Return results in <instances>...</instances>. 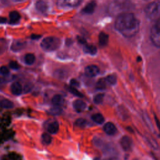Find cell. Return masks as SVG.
Wrapping results in <instances>:
<instances>
[{
	"label": "cell",
	"mask_w": 160,
	"mask_h": 160,
	"mask_svg": "<svg viewBox=\"0 0 160 160\" xmlns=\"http://www.w3.org/2000/svg\"><path fill=\"white\" fill-rule=\"evenodd\" d=\"M115 28L124 36L131 38L138 32L139 22L133 14L122 12L116 19Z\"/></svg>",
	"instance_id": "cell-1"
},
{
	"label": "cell",
	"mask_w": 160,
	"mask_h": 160,
	"mask_svg": "<svg viewBox=\"0 0 160 160\" xmlns=\"http://www.w3.org/2000/svg\"><path fill=\"white\" fill-rule=\"evenodd\" d=\"M145 14L151 21H158L160 19V1L156 0L149 3L145 8Z\"/></svg>",
	"instance_id": "cell-2"
},
{
	"label": "cell",
	"mask_w": 160,
	"mask_h": 160,
	"mask_svg": "<svg viewBox=\"0 0 160 160\" xmlns=\"http://www.w3.org/2000/svg\"><path fill=\"white\" fill-rule=\"evenodd\" d=\"M61 44V41L56 37H47L41 42V47L47 51H51L57 49Z\"/></svg>",
	"instance_id": "cell-3"
},
{
	"label": "cell",
	"mask_w": 160,
	"mask_h": 160,
	"mask_svg": "<svg viewBox=\"0 0 160 160\" xmlns=\"http://www.w3.org/2000/svg\"><path fill=\"white\" fill-rule=\"evenodd\" d=\"M150 38L155 46L160 48V19L151 28Z\"/></svg>",
	"instance_id": "cell-4"
},
{
	"label": "cell",
	"mask_w": 160,
	"mask_h": 160,
	"mask_svg": "<svg viewBox=\"0 0 160 160\" xmlns=\"http://www.w3.org/2000/svg\"><path fill=\"white\" fill-rule=\"evenodd\" d=\"M82 0H58L57 5L59 8H74L79 6Z\"/></svg>",
	"instance_id": "cell-5"
},
{
	"label": "cell",
	"mask_w": 160,
	"mask_h": 160,
	"mask_svg": "<svg viewBox=\"0 0 160 160\" xmlns=\"http://www.w3.org/2000/svg\"><path fill=\"white\" fill-rule=\"evenodd\" d=\"M120 144L121 148L125 151H128L131 150L132 147V141L130 138L127 136H124L121 138Z\"/></svg>",
	"instance_id": "cell-6"
},
{
	"label": "cell",
	"mask_w": 160,
	"mask_h": 160,
	"mask_svg": "<svg viewBox=\"0 0 160 160\" xmlns=\"http://www.w3.org/2000/svg\"><path fill=\"white\" fill-rule=\"evenodd\" d=\"M99 72V68L94 64L88 66L85 68V74L88 77H94Z\"/></svg>",
	"instance_id": "cell-7"
},
{
	"label": "cell",
	"mask_w": 160,
	"mask_h": 160,
	"mask_svg": "<svg viewBox=\"0 0 160 160\" xmlns=\"http://www.w3.org/2000/svg\"><path fill=\"white\" fill-rule=\"evenodd\" d=\"M103 129L104 132L108 135H114L117 131L116 126L111 122L106 123L103 127Z\"/></svg>",
	"instance_id": "cell-8"
},
{
	"label": "cell",
	"mask_w": 160,
	"mask_h": 160,
	"mask_svg": "<svg viewBox=\"0 0 160 160\" xmlns=\"http://www.w3.org/2000/svg\"><path fill=\"white\" fill-rule=\"evenodd\" d=\"M73 108L78 112L83 111L86 108V104L82 100L77 99L73 102Z\"/></svg>",
	"instance_id": "cell-9"
},
{
	"label": "cell",
	"mask_w": 160,
	"mask_h": 160,
	"mask_svg": "<svg viewBox=\"0 0 160 160\" xmlns=\"http://www.w3.org/2000/svg\"><path fill=\"white\" fill-rule=\"evenodd\" d=\"M11 91L14 95H19L22 92L21 84L18 82H13L11 86Z\"/></svg>",
	"instance_id": "cell-10"
},
{
	"label": "cell",
	"mask_w": 160,
	"mask_h": 160,
	"mask_svg": "<svg viewBox=\"0 0 160 160\" xmlns=\"http://www.w3.org/2000/svg\"><path fill=\"white\" fill-rule=\"evenodd\" d=\"M26 46V43L22 41H15L12 42L11 45V49L13 51H19L24 48Z\"/></svg>",
	"instance_id": "cell-11"
},
{
	"label": "cell",
	"mask_w": 160,
	"mask_h": 160,
	"mask_svg": "<svg viewBox=\"0 0 160 160\" xmlns=\"http://www.w3.org/2000/svg\"><path fill=\"white\" fill-rule=\"evenodd\" d=\"M36 9L41 12H45L48 9V4L43 0H38L36 2Z\"/></svg>",
	"instance_id": "cell-12"
},
{
	"label": "cell",
	"mask_w": 160,
	"mask_h": 160,
	"mask_svg": "<svg viewBox=\"0 0 160 160\" xmlns=\"http://www.w3.org/2000/svg\"><path fill=\"white\" fill-rule=\"evenodd\" d=\"M96 6V4L94 1L88 3L82 9V12L84 14H91L94 12Z\"/></svg>",
	"instance_id": "cell-13"
},
{
	"label": "cell",
	"mask_w": 160,
	"mask_h": 160,
	"mask_svg": "<svg viewBox=\"0 0 160 160\" xmlns=\"http://www.w3.org/2000/svg\"><path fill=\"white\" fill-rule=\"evenodd\" d=\"M64 102V98L59 94L54 95L52 98V103L54 104V106H60L62 105Z\"/></svg>",
	"instance_id": "cell-14"
},
{
	"label": "cell",
	"mask_w": 160,
	"mask_h": 160,
	"mask_svg": "<svg viewBox=\"0 0 160 160\" xmlns=\"http://www.w3.org/2000/svg\"><path fill=\"white\" fill-rule=\"evenodd\" d=\"M108 42V35L104 32L99 34V44L101 46H106Z\"/></svg>",
	"instance_id": "cell-15"
},
{
	"label": "cell",
	"mask_w": 160,
	"mask_h": 160,
	"mask_svg": "<svg viewBox=\"0 0 160 160\" xmlns=\"http://www.w3.org/2000/svg\"><path fill=\"white\" fill-rule=\"evenodd\" d=\"M59 130V123L57 121L51 122L48 126V131L51 134H56Z\"/></svg>",
	"instance_id": "cell-16"
},
{
	"label": "cell",
	"mask_w": 160,
	"mask_h": 160,
	"mask_svg": "<svg viewBox=\"0 0 160 160\" xmlns=\"http://www.w3.org/2000/svg\"><path fill=\"white\" fill-rule=\"evenodd\" d=\"M20 19V14L17 11H11L9 13V20L11 23H16Z\"/></svg>",
	"instance_id": "cell-17"
},
{
	"label": "cell",
	"mask_w": 160,
	"mask_h": 160,
	"mask_svg": "<svg viewBox=\"0 0 160 160\" xmlns=\"http://www.w3.org/2000/svg\"><path fill=\"white\" fill-rule=\"evenodd\" d=\"M0 106L2 108H5V109H11V108H13L14 104L10 100L4 99H2L0 101Z\"/></svg>",
	"instance_id": "cell-18"
},
{
	"label": "cell",
	"mask_w": 160,
	"mask_h": 160,
	"mask_svg": "<svg viewBox=\"0 0 160 160\" xmlns=\"http://www.w3.org/2000/svg\"><path fill=\"white\" fill-rule=\"evenodd\" d=\"M91 119L93 120V121H94L95 122L101 124L104 122V118L103 117V116L100 114V113H96V114H94L92 116H91Z\"/></svg>",
	"instance_id": "cell-19"
},
{
	"label": "cell",
	"mask_w": 160,
	"mask_h": 160,
	"mask_svg": "<svg viewBox=\"0 0 160 160\" xmlns=\"http://www.w3.org/2000/svg\"><path fill=\"white\" fill-rule=\"evenodd\" d=\"M34 61H35V56L33 54L28 53L25 55L24 61L27 64H28V65L32 64L34 63Z\"/></svg>",
	"instance_id": "cell-20"
},
{
	"label": "cell",
	"mask_w": 160,
	"mask_h": 160,
	"mask_svg": "<svg viewBox=\"0 0 160 160\" xmlns=\"http://www.w3.org/2000/svg\"><path fill=\"white\" fill-rule=\"evenodd\" d=\"M84 51L89 54H94L96 52V48L95 46L89 44H85L84 46Z\"/></svg>",
	"instance_id": "cell-21"
},
{
	"label": "cell",
	"mask_w": 160,
	"mask_h": 160,
	"mask_svg": "<svg viewBox=\"0 0 160 160\" xmlns=\"http://www.w3.org/2000/svg\"><path fill=\"white\" fill-rule=\"evenodd\" d=\"M49 112L52 115H59L62 112V109L60 108V106H54L52 108H51L49 110Z\"/></svg>",
	"instance_id": "cell-22"
},
{
	"label": "cell",
	"mask_w": 160,
	"mask_h": 160,
	"mask_svg": "<svg viewBox=\"0 0 160 160\" xmlns=\"http://www.w3.org/2000/svg\"><path fill=\"white\" fill-rule=\"evenodd\" d=\"M105 81L107 83H108L109 84H111V85H114L116 83L117 79H116V78L115 76H114L112 74H111V75H109V76L106 77Z\"/></svg>",
	"instance_id": "cell-23"
},
{
	"label": "cell",
	"mask_w": 160,
	"mask_h": 160,
	"mask_svg": "<svg viewBox=\"0 0 160 160\" xmlns=\"http://www.w3.org/2000/svg\"><path fill=\"white\" fill-rule=\"evenodd\" d=\"M86 124H87V121H86V119L82 118H79L75 122V125L80 128H84V126H86Z\"/></svg>",
	"instance_id": "cell-24"
},
{
	"label": "cell",
	"mask_w": 160,
	"mask_h": 160,
	"mask_svg": "<svg viewBox=\"0 0 160 160\" xmlns=\"http://www.w3.org/2000/svg\"><path fill=\"white\" fill-rule=\"evenodd\" d=\"M42 139L43 141V142L46 144H49L51 142V140H52V138L51 136V135H49L48 133H43L42 135Z\"/></svg>",
	"instance_id": "cell-25"
},
{
	"label": "cell",
	"mask_w": 160,
	"mask_h": 160,
	"mask_svg": "<svg viewBox=\"0 0 160 160\" xmlns=\"http://www.w3.org/2000/svg\"><path fill=\"white\" fill-rule=\"evenodd\" d=\"M106 86V82L105 79H99L96 84V88L98 89H104Z\"/></svg>",
	"instance_id": "cell-26"
},
{
	"label": "cell",
	"mask_w": 160,
	"mask_h": 160,
	"mask_svg": "<svg viewBox=\"0 0 160 160\" xmlns=\"http://www.w3.org/2000/svg\"><path fill=\"white\" fill-rule=\"evenodd\" d=\"M103 98H104L103 94H98L94 96V101L96 104H100L102 102Z\"/></svg>",
	"instance_id": "cell-27"
},
{
	"label": "cell",
	"mask_w": 160,
	"mask_h": 160,
	"mask_svg": "<svg viewBox=\"0 0 160 160\" xmlns=\"http://www.w3.org/2000/svg\"><path fill=\"white\" fill-rule=\"evenodd\" d=\"M0 74L1 75L6 76L9 74V69L4 66H2L0 68Z\"/></svg>",
	"instance_id": "cell-28"
},
{
	"label": "cell",
	"mask_w": 160,
	"mask_h": 160,
	"mask_svg": "<svg viewBox=\"0 0 160 160\" xmlns=\"http://www.w3.org/2000/svg\"><path fill=\"white\" fill-rule=\"evenodd\" d=\"M9 67L13 69H18L19 68V65L16 61H12L9 62Z\"/></svg>",
	"instance_id": "cell-29"
},
{
	"label": "cell",
	"mask_w": 160,
	"mask_h": 160,
	"mask_svg": "<svg viewBox=\"0 0 160 160\" xmlns=\"http://www.w3.org/2000/svg\"><path fill=\"white\" fill-rule=\"evenodd\" d=\"M69 91H70L72 93H73L74 94H75L76 96H80V97L82 96V94H81L78 90H76V89L74 88H73V87H70Z\"/></svg>",
	"instance_id": "cell-30"
},
{
	"label": "cell",
	"mask_w": 160,
	"mask_h": 160,
	"mask_svg": "<svg viewBox=\"0 0 160 160\" xmlns=\"http://www.w3.org/2000/svg\"><path fill=\"white\" fill-rule=\"evenodd\" d=\"M71 87H73V88L79 86V82L75 79H72L71 81Z\"/></svg>",
	"instance_id": "cell-31"
},
{
	"label": "cell",
	"mask_w": 160,
	"mask_h": 160,
	"mask_svg": "<svg viewBox=\"0 0 160 160\" xmlns=\"http://www.w3.org/2000/svg\"><path fill=\"white\" fill-rule=\"evenodd\" d=\"M5 83H6L5 79L3 78L0 77V89L2 88L4 86Z\"/></svg>",
	"instance_id": "cell-32"
},
{
	"label": "cell",
	"mask_w": 160,
	"mask_h": 160,
	"mask_svg": "<svg viewBox=\"0 0 160 160\" xmlns=\"http://www.w3.org/2000/svg\"><path fill=\"white\" fill-rule=\"evenodd\" d=\"M154 118H155V121H156V122L157 126H158V128H159V131H160V122H159V121L158 118L156 116H154Z\"/></svg>",
	"instance_id": "cell-33"
},
{
	"label": "cell",
	"mask_w": 160,
	"mask_h": 160,
	"mask_svg": "<svg viewBox=\"0 0 160 160\" xmlns=\"http://www.w3.org/2000/svg\"><path fill=\"white\" fill-rule=\"evenodd\" d=\"M32 39H39L40 38V36L39 35H35V34H33L31 36V37Z\"/></svg>",
	"instance_id": "cell-34"
},
{
	"label": "cell",
	"mask_w": 160,
	"mask_h": 160,
	"mask_svg": "<svg viewBox=\"0 0 160 160\" xmlns=\"http://www.w3.org/2000/svg\"><path fill=\"white\" fill-rule=\"evenodd\" d=\"M6 21V19L2 17H0V24L4 23Z\"/></svg>",
	"instance_id": "cell-35"
},
{
	"label": "cell",
	"mask_w": 160,
	"mask_h": 160,
	"mask_svg": "<svg viewBox=\"0 0 160 160\" xmlns=\"http://www.w3.org/2000/svg\"><path fill=\"white\" fill-rule=\"evenodd\" d=\"M14 2H19V1H23V0H12Z\"/></svg>",
	"instance_id": "cell-36"
},
{
	"label": "cell",
	"mask_w": 160,
	"mask_h": 160,
	"mask_svg": "<svg viewBox=\"0 0 160 160\" xmlns=\"http://www.w3.org/2000/svg\"><path fill=\"white\" fill-rule=\"evenodd\" d=\"M2 2H8L9 0H2Z\"/></svg>",
	"instance_id": "cell-37"
},
{
	"label": "cell",
	"mask_w": 160,
	"mask_h": 160,
	"mask_svg": "<svg viewBox=\"0 0 160 160\" xmlns=\"http://www.w3.org/2000/svg\"><path fill=\"white\" fill-rule=\"evenodd\" d=\"M145 1H148V0H145Z\"/></svg>",
	"instance_id": "cell-38"
}]
</instances>
